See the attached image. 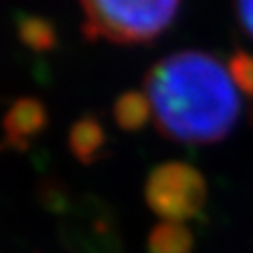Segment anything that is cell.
Segmentation results:
<instances>
[{"instance_id": "obj_1", "label": "cell", "mask_w": 253, "mask_h": 253, "mask_svg": "<svg viewBox=\"0 0 253 253\" xmlns=\"http://www.w3.org/2000/svg\"><path fill=\"white\" fill-rule=\"evenodd\" d=\"M146 96L158 130L185 144L219 142L241 110L229 68L196 50L160 60L146 78Z\"/></svg>"}, {"instance_id": "obj_2", "label": "cell", "mask_w": 253, "mask_h": 253, "mask_svg": "<svg viewBox=\"0 0 253 253\" xmlns=\"http://www.w3.org/2000/svg\"><path fill=\"white\" fill-rule=\"evenodd\" d=\"M181 0H80L84 32L116 44L156 40L175 18Z\"/></svg>"}, {"instance_id": "obj_3", "label": "cell", "mask_w": 253, "mask_h": 253, "mask_svg": "<svg viewBox=\"0 0 253 253\" xmlns=\"http://www.w3.org/2000/svg\"><path fill=\"white\" fill-rule=\"evenodd\" d=\"M208 187L202 173L183 162L156 168L146 183L148 208L164 221H185L196 217L206 204Z\"/></svg>"}, {"instance_id": "obj_4", "label": "cell", "mask_w": 253, "mask_h": 253, "mask_svg": "<svg viewBox=\"0 0 253 253\" xmlns=\"http://www.w3.org/2000/svg\"><path fill=\"white\" fill-rule=\"evenodd\" d=\"M46 124V110L38 100H18L4 116L6 142L14 148H24Z\"/></svg>"}, {"instance_id": "obj_5", "label": "cell", "mask_w": 253, "mask_h": 253, "mask_svg": "<svg viewBox=\"0 0 253 253\" xmlns=\"http://www.w3.org/2000/svg\"><path fill=\"white\" fill-rule=\"evenodd\" d=\"M68 142H70L72 154L80 162L90 164L100 158L106 146V134H104V128L94 118H82L72 126Z\"/></svg>"}, {"instance_id": "obj_6", "label": "cell", "mask_w": 253, "mask_h": 253, "mask_svg": "<svg viewBox=\"0 0 253 253\" xmlns=\"http://www.w3.org/2000/svg\"><path fill=\"white\" fill-rule=\"evenodd\" d=\"M194 235L183 223L162 221L148 237L150 253H192Z\"/></svg>"}, {"instance_id": "obj_7", "label": "cell", "mask_w": 253, "mask_h": 253, "mask_svg": "<svg viewBox=\"0 0 253 253\" xmlns=\"http://www.w3.org/2000/svg\"><path fill=\"white\" fill-rule=\"evenodd\" d=\"M114 116L120 128L126 132H138L152 118V108L148 96L142 92H126L116 100Z\"/></svg>"}, {"instance_id": "obj_8", "label": "cell", "mask_w": 253, "mask_h": 253, "mask_svg": "<svg viewBox=\"0 0 253 253\" xmlns=\"http://www.w3.org/2000/svg\"><path fill=\"white\" fill-rule=\"evenodd\" d=\"M20 38L34 50H50L54 46V28L42 18H24L20 20Z\"/></svg>"}, {"instance_id": "obj_9", "label": "cell", "mask_w": 253, "mask_h": 253, "mask_svg": "<svg viewBox=\"0 0 253 253\" xmlns=\"http://www.w3.org/2000/svg\"><path fill=\"white\" fill-rule=\"evenodd\" d=\"M229 74L245 94L253 96V54H235L229 62Z\"/></svg>"}, {"instance_id": "obj_10", "label": "cell", "mask_w": 253, "mask_h": 253, "mask_svg": "<svg viewBox=\"0 0 253 253\" xmlns=\"http://www.w3.org/2000/svg\"><path fill=\"white\" fill-rule=\"evenodd\" d=\"M235 10L243 32L253 40V0H235Z\"/></svg>"}]
</instances>
